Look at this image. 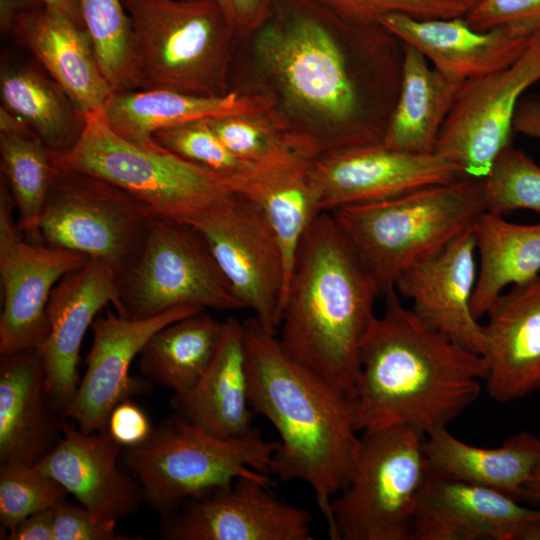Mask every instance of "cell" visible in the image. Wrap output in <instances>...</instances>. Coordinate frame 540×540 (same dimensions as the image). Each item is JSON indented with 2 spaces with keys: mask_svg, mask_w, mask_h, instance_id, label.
Listing matches in <instances>:
<instances>
[{
  "mask_svg": "<svg viewBox=\"0 0 540 540\" xmlns=\"http://www.w3.org/2000/svg\"><path fill=\"white\" fill-rule=\"evenodd\" d=\"M384 298L360 346L356 427L408 426L425 435L447 428L478 399L486 360L423 322L395 289Z\"/></svg>",
  "mask_w": 540,
  "mask_h": 540,
  "instance_id": "1",
  "label": "cell"
},
{
  "mask_svg": "<svg viewBox=\"0 0 540 540\" xmlns=\"http://www.w3.org/2000/svg\"><path fill=\"white\" fill-rule=\"evenodd\" d=\"M243 323L250 404L276 429L270 473L310 486L326 522L346 485L360 437L354 400L293 361L255 317Z\"/></svg>",
  "mask_w": 540,
  "mask_h": 540,
  "instance_id": "2",
  "label": "cell"
},
{
  "mask_svg": "<svg viewBox=\"0 0 540 540\" xmlns=\"http://www.w3.org/2000/svg\"><path fill=\"white\" fill-rule=\"evenodd\" d=\"M380 291L331 212L319 213L298 247L278 339L284 352L354 400L362 340Z\"/></svg>",
  "mask_w": 540,
  "mask_h": 540,
  "instance_id": "3",
  "label": "cell"
},
{
  "mask_svg": "<svg viewBox=\"0 0 540 540\" xmlns=\"http://www.w3.org/2000/svg\"><path fill=\"white\" fill-rule=\"evenodd\" d=\"M256 54L288 102L327 124V149L382 141L390 114L372 105L351 56L317 17L291 15L258 31ZM325 150V151H326Z\"/></svg>",
  "mask_w": 540,
  "mask_h": 540,
  "instance_id": "4",
  "label": "cell"
},
{
  "mask_svg": "<svg viewBox=\"0 0 540 540\" xmlns=\"http://www.w3.org/2000/svg\"><path fill=\"white\" fill-rule=\"evenodd\" d=\"M486 211L483 180L463 177L331 213L384 297L407 268L472 228Z\"/></svg>",
  "mask_w": 540,
  "mask_h": 540,
  "instance_id": "5",
  "label": "cell"
},
{
  "mask_svg": "<svg viewBox=\"0 0 540 540\" xmlns=\"http://www.w3.org/2000/svg\"><path fill=\"white\" fill-rule=\"evenodd\" d=\"M277 446L257 428L219 437L173 412L153 426L144 442L123 448L121 456L143 502L162 514L237 477L270 473Z\"/></svg>",
  "mask_w": 540,
  "mask_h": 540,
  "instance_id": "6",
  "label": "cell"
},
{
  "mask_svg": "<svg viewBox=\"0 0 540 540\" xmlns=\"http://www.w3.org/2000/svg\"><path fill=\"white\" fill-rule=\"evenodd\" d=\"M122 1L133 26L140 89L229 92L235 35L215 0Z\"/></svg>",
  "mask_w": 540,
  "mask_h": 540,
  "instance_id": "7",
  "label": "cell"
},
{
  "mask_svg": "<svg viewBox=\"0 0 540 540\" xmlns=\"http://www.w3.org/2000/svg\"><path fill=\"white\" fill-rule=\"evenodd\" d=\"M425 438L408 426L362 432L349 479L331 502V540H411Z\"/></svg>",
  "mask_w": 540,
  "mask_h": 540,
  "instance_id": "8",
  "label": "cell"
},
{
  "mask_svg": "<svg viewBox=\"0 0 540 540\" xmlns=\"http://www.w3.org/2000/svg\"><path fill=\"white\" fill-rule=\"evenodd\" d=\"M57 165L110 182L161 217L185 223L222 197L236 192L235 179L194 164L158 144L140 146L118 136L101 110L87 114L77 144L54 153Z\"/></svg>",
  "mask_w": 540,
  "mask_h": 540,
  "instance_id": "9",
  "label": "cell"
},
{
  "mask_svg": "<svg viewBox=\"0 0 540 540\" xmlns=\"http://www.w3.org/2000/svg\"><path fill=\"white\" fill-rule=\"evenodd\" d=\"M151 214L120 187L55 163L39 233L44 244L103 262L119 278L138 259Z\"/></svg>",
  "mask_w": 540,
  "mask_h": 540,
  "instance_id": "10",
  "label": "cell"
},
{
  "mask_svg": "<svg viewBox=\"0 0 540 540\" xmlns=\"http://www.w3.org/2000/svg\"><path fill=\"white\" fill-rule=\"evenodd\" d=\"M124 316L145 319L192 306L243 309L203 237L190 225L151 214L143 249L118 278Z\"/></svg>",
  "mask_w": 540,
  "mask_h": 540,
  "instance_id": "11",
  "label": "cell"
},
{
  "mask_svg": "<svg viewBox=\"0 0 540 540\" xmlns=\"http://www.w3.org/2000/svg\"><path fill=\"white\" fill-rule=\"evenodd\" d=\"M540 80V31L509 67L465 80L439 133L434 152L465 177L484 179L512 146L522 94Z\"/></svg>",
  "mask_w": 540,
  "mask_h": 540,
  "instance_id": "12",
  "label": "cell"
},
{
  "mask_svg": "<svg viewBox=\"0 0 540 540\" xmlns=\"http://www.w3.org/2000/svg\"><path fill=\"white\" fill-rule=\"evenodd\" d=\"M185 223L203 237L244 308L276 333L285 293L284 263L262 213L232 192Z\"/></svg>",
  "mask_w": 540,
  "mask_h": 540,
  "instance_id": "13",
  "label": "cell"
},
{
  "mask_svg": "<svg viewBox=\"0 0 540 540\" xmlns=\"http://www.w3.org/2000/svg\"><path fill=\"white\" fill-rule=\"evenodd\" d=\"M8 184L0 175V356L39 349L49 333L47 304L56 284L89 258L28 241L14 217Z\"/></svg>",
  "mask_w": 540,
  "mask_h": 540,
  "instance_id": "14",
  "label": "cell"
},
{
  "mask_svg": "<svg viewBox=\"0 0 540 540\" xmlns=\"http://www.w3.org/2000/svg\"><path fill=\"white\" fill-rule=\"evenodd\" d=\"M267 474L240 476L161 514L165 540H312V514L269 490Z\"/></svg>",
  "mask_w": 540,
  "mask_h": 540,
  "instance_id": "15",
  "label": "cell"
},
{
  "mask_svg": "<svg viewBox=\"0 0 540 540\" xmlns=\"http://www.w3.org/2000/svg\"><path fill=\"white\" fill-rule=\"evenodd\" d=\"M463 177L456 165L435 152L400 151L382 141L323 151L309 168V184L319 213L372 203Z\"/></svg>",
  "mask_w": 540,
  "mask_h": 540,
  "instance_id": "16",
  "label": "cell"
},
{
  "mask_svg": "<svg viewBox=\"0 0 540 540\" xmlns=\"http://www.w3.org/2000/svg\"><path fill=\"white\" fill-rule=\"evenodd\" d=\"M428 464L411 540H540V509Z\"/></svg>",
  "mask_w": 540,
  "mask_h": 540,
  "instance_id": "17",
  "label": "cell"
},
{
  "mask_svg": "<svg viewBox=\"0 0 540 540\" xmlns=\"http://www.w3.org/2000/svg\"><path fill=\"white\" fill-rule=\"evenodd\" d=\"M203 309L178 307L153 317L134 319L108 311L92 325L93 339L87 367L66 413L85 433L107 431L111 411L145 390L143 380L131 377L129 370L148 340L168 324Z\"/></svg>",
  "mask_w": 540,
  "mask_h": 540,
  "instance_id": "18",
  "label": "cell"
},
{
  "mask_svg": "<svg viewBox=\"0 0 540 540\" xmlns=\"http://www.w3.org/2000/svg\"><path fill=\"white\" fill-rule=\"evenodd\" d=\"M109 303L124 316L118 276L110 266L96 260L89 259L83 267L65 275L51 292L47 304L49 333L38 350L51 398L64 418L80 382L82 340Z\"/></svg>",
  "mask_w": 540,
  "mask_h": 540,
  "instance_id": "19",
  "label": "cell"
},
{
  "mask_svg": "<svg viewBox=\"0 0 540 540\" xmlns=\"http://www.w3.org/2000/svg\"><path fill=\"white\" fill-rule=\"evenodd\" d=\"M473 227L407 268L394 289L412 301L411 309L423 322L483 356L484 326L472 312L477 279Z\"/></svg>",
  "mask_w": 540,
  "mask_h": 540,
  "instance_id": "20",
  "label": "cell"
},
{
  "mask_svg": "<svg viewBox=\"0 0 540 540\" xmlns=\"http://www.w3.org/2000/svg\"><path fill=\"white\" fill-rule=\"evenodd\" d=\"M66 420L51 398L38 349L0 356V466H35L60 442Z\"/></svg>",
  "mask_w": 540,
  "mask_h": 540,
  "instance_id": "21",
  "label": "cell"
},
{
  "mask_svg": "<svg viewBox=\"0 0 540 540\" xmlns=\"http://www.w3.org/2000/svg\"><path fill=\"white\" fill-rule=\"evenodd\" d=\"M486 315L488 395L508 403L540 390V275L502 293Z\"/></svg>",
  "mask_w": 540,
  "mask_h": 540,
  "instance_id": "22",
  "label": "cell"
},
{
  "mask_svg": "<svg viewBox=\"0 0 540 540\" xmlns=\"http://www.w3.org/2000/svg\"><path fill=\"white\" fill-rule=\"evenodd\" d=\"M123 448L108 431L85 433L67 422L60 442L33 467L94 514L118 520L143 503L137 481L118 466Z\"/></svg>",
  "mask_w": 540,
  "mask_h": 540,
  "instance_id": "23",
  "label": "cell"
},
{
  "mask_svg": "<svg viewBox=\"0 0 540 540\" xmlns=\"http://www.w3.org/2000/svg\"><path fill=\"white\" fill-rule=\"evenodd\" d=\"M378 24L403 43L416 48L434 68L462 80L511 66L533 37L506 28L476 30L464 16L421 19L389 13L382 16Z\"/></svg>",
  "mask_w": 540,
  "mask_h": 540,
  "instance_id": "24",
  "label": "cell"
},
{
  "mask_svg": "<svg viewBox=\"0 0 540 540\" xmlns=\"http://www.w3.org/2000/svg\"><path fill=\"white\" fill-rule=\"evenodd\" d=\"M9 35L86 115L101 110L113 94L87 30L66 16L40 4L22 14Z\"/></svg>",
  "mask_w": 540,
  "mask_h": 540,
  "instance_id": "25",
  "label": "cell"
},
{
  "mask_svg": "<svg viewBox=\"0 0 540 540\" xmlns=\"http://www.w3.org/2000/svg\"><path fill=\"white\" fill-rule=\"evenodd\" d=\"M276 100L275 94L264 90L204 96L166 89H137L113 93L101 114L121 138L136 145L152 146L157 144L154 134L162 129L225 115L271 110Z\"/></svg>",
  "mask_w": 540,
  "mask_h": 540,
  "instance_id": "26",
  "label": "cell"
},
{
  "mask_svg": "<svg viewBox=\"0 0 540 540\" xmlns=\"http://www.w3.org/2000/svg\"><path fill=\"white\" fill-rule=\"evenodd\" d=\"M319 153L317 140L309 136L236 181V192L262 213L278 242L284 263L285 293L301 240L319 214L309 184V168Z\"/></svg>",
  "mask_w": 540,
  "mask_h": 540,
  "instance_id": "27",
  "label": "cell"
},
{
  "mask_svg": "<svg viewBox=\"0 0 540 540\" xmlns=\"http://www.w3.org/2000/svg\"><path fill=\"white\" fill-rule=\"evenodd\" d=\"M173 412L219 437H237L253 429L248 361L243 323L225 320L220 346L211 364L188 391L174 394Z\"/></svg>",
  "mask_w": 540,
  "mask_h": 540,
  "instance_id": "28",
  "label": "cell"
},
{
  "mask_svg": "<svg viewBox=\"0 0 540 540\" xmlns=\"http://www.w3.org/2000/svg\"><path fill=\"white\" fill-rule=\"evenodd\" d=\"M0 96L2 106L56 154L70 151L86 127L87 115L35 59L2 54Z\"/></svg>",
  "mask_w": 540,
  "mask_h": 540,
  "instance_id": "29",
  "label": "cell"
},
{
  "mask_svg": "<svg viewBox=\"0 0 540 540\" xmlns=\"http://www.w3.org/2000/svg\"><path fill=\"white\" fill-rule=\"evenodd\" d=\"M464 81L430 66L421 52L403 43L400 89L382 142L400 151L433 153Z\"/></svg>",
  "mask_w": 540,
  "mask_h": 540,
  "instance_id": "30",
  "label": "cell"
},
{
  "mask_svg": "<svg viewBox=\"0 0 540 540\" xmlns=\"http://www.w3.org/2000/svg\"><path fill=\"white\" fill-rule=\"evenodd\" d=\"M428 464L457 477L501 491L517 500L540 465V438L519 432L494 448L467 444L447 428L426 435Z\"/></svg>",
  "mask_w": 540,
  "mask_h": 540,
  "instance_id": "31",
  "label": "cell"
},
{
  "mask_svg": "<svg viewBox=\"0 0 540 540\" xmlns=\"http://www.w3.org/2000/svg\"><path fill=\"white\" fill-rule=\"evenodd\" d=\"M479 269L472 297L478 320L508 286L540 275V222L518 224L486 211L474 224Z\"/></svg>",
  "mask_w": 540,
  "mask_h": 540,
  "instance_id": "32",
  "label": "cell"
},
{
  "mask_svg": "<svg viewBox=\"0 0 540 540\" xmlns=\"http://www.w3.org/2000/svg\"><path fill=\"white\" fill-rule=\"evenodd\" d=\"M225 321L204 310L158 330L139 354V370L149 381L180 394L192 388L211 364Z\"/></svg>",
  "mask_w": 540,
  "mask_h": 540,
  "instance_id": "33",
  "label": "cell"
},
{
  "mask_svg": "<svg viewBox=\"0 0 540 540\" xmlns=\"http://www.w3.org/2000/svg\"><path fill=\"white\" fill-rule=\"evenodd\" d=\"M1 175L25 238L43 243L39 224L55 170L54 154L35 134L0 133Z\"/></svg>",
  "mask_w": 540,
  "mask_h": 540,
  "instance_id": "34",
  "label": "cell"
},
{
  "mask_svg": "<svg viewBox=\"0 0 540 540\" xmlns=\"http://www.w3.org/2000/svg\"><path fill=\"white\" fill-rule=\"evenodd\" d=\"M101 72L113 93L141 88L137 48L122 0H79Z\"/></svg>",
  "mask_w": 540,
  "mask_h": 540,
  "instance_id": "35",
  "label": "cell"
},
{
  "mask_svg": "<svg viewBox=\"0 0 540 540\" xmlns=\"http://www.w3.org/2000/svg\"><path fill=\"white\" fill-rule=\"evenodd\" d=\"M223 144L239 158L261 165L300 144L307 132L292 130L275 108L207 119Z\"/></svg>",
  "mask_w": 540,
  "mask_h": 540,
  "instance_id": "36",
  "label": "cell"
},
{
  "mask_svg": "<svg viewBox=\"0 0 540 540\" xmlns=\"http://www.w3.org/2000/svg\"><path fill=\"white\" fill-rule=\"evenodd\" d=\"M482 180L487 211L526 209L540 215V165L522 150L509 147Z\"/></svg>",
  "mask_w": 540,
  "mask_h": 540,
  "instance_id": "37",
  "label": "cell"
},
{
  "mask_svg": "<svg viewBox=\"0 0 540 540\" xmlns=\"http://www.w3.org/2000/svg\"><path fill=\"white\" fill-rule=\"evenodd\" d=\"M68 491L54 478L30 468L0 466V522L2 539L27 517L54 508Z\"/></svg>",
  "mask_w": 540,
  "mask_h": 540,
  "instance_id": "38",
  "label": "cell"
},
{
  "mask_svg": "<svg viewBox=\"0 0 540 540\" xmlns=\"http://www.w3.org/2000/svg\"><path fill=\"white\" fill-rule=\"evenodd\" d=\"M164 149L194 164L234 178L251 174L259 165L232 153L210 127L207 119L162 129L153 136Z\"/></svg>",
  "mask_w": 540,
  "mask_h": 540,
  "instance_id": "39",
  "label": "cell"
},
{
  "mask_svg": "<svg viewBox=\"0 0 540 540\" xmlns=\"http://www.w3.org/2000/svg\"><path fill=\"white\" fill-rule=\"evenodd\" d=\"M344 23L357 26L377 25L389 13L415 18H451L464 16L468 8L461 0H314Z\"/></svg>",
  "mask_w": 540,
  "mask_h": 540,
  "instance_id": "40",
  "label": "cell"
},
{
  "mask_svg": "<svg viewBox=\"0 0 540 540\" xmlns=\"http://www.w3.org/2000/svg\"><path fill=\"white\" fill-rule=\"evenodd\" d=\"M464 18L476 30L506 28L533 36L540 31V0H480Z\"/></svg>",
  "mask_w": 540,
  "mask_h": 540,
  "instance_id": "41",
  "label": "cell"
},
{
  "mask_svg": "<svg viewBox=\"0 0 540 540\" xmlns=\"http://www.w3.org/2000/svg\"><path fill=\"white\" fill-rule=\"evenodd\" d=\"M54 540H134L116 531L117 520L100 517L64 500L52 509Z\"/></svg>",
  "mask_w": 540,
  "mask_h": 540,
  "instance_id": "42",
  "label": "cell"
},
{
  "mask_svg": "<svg viewBox=\"0 0 540 540\" xmlns=\"http://www.w3.org/2000/svg\"><path fill=\"white\" fill-rule=\"evenodd\" d=\"M149 417L130 400L120 402L111 411L107 431L124 448L144 442L152 431Z\"/></svg>",
  "mask_w": 540,
  "mask_h": 540,
  "instance_id": "43",
  "label": "cell"
},
{
  "mask_svg": "<svg viewBox=\"0 0 540 540\" xmlns=\"http://www.w3.org/2000/svg\"><path fill=\"white\" fill-rule=\"evenodd\" d=\"M235 36L258 32L271 18L270 0H215Z\"/></svg>",
  "mask_w": 540,
  "mask_h": 540,
  "instance_id": "44",
  "label": "cell"
},
{
  "mask_svg": "<svg viewBox=\"0 0 540 540\" xmlns=\"http://www.w3.org/2000/svg\"><path fill=\"white\" fill-rule=\"evenodd\" d=\"M52 509L27 517L6 537V540H54Z\"/></svg>",
  "mask_w": 540,
  "mask_h": 540,
  "instance_id": "45",
  "label": "cell"
},
{
  "mask_svg": "<svg viewBox=\"0 0 540 540\" xmlns=\"http://www.w3.org/2000/svg\"><path fill=\"white\" fill-rule=\"evenodd\" d=\"M514 131L540 141V96L520 99L514 117Z\"/></svg>",
  "mask_w": 540,
  "mask_h": 540,
  "instance_id": "46",
  "label": "cell"
},
{
  "mask_svg": "<svg viewBox=\"0 0 540 540\" xmlns=\"http://www.w3.org/2000/svg\"><path fill=\"white\" fill-rule=\"evenodd\" d=\"M42 4L39 0H0V30L9 35L16 20L33 7Z\"/></svg>",
  "mask_w": 540,
  "mask_h": 540,
  "instance_id": "47",
  "label": "cell"
},
{
  "mask_svg": "<svg viewBox=\"0 0 540 540\" xmlns=\"http://www.w3.org/2000/svg\"><path fill=\"white\" fill-rule=\"evenodd\" d=\"M45 6L71 19L79 26L84 27L79 0H39Z\"/></svg>",
  "mask_w": 540,
  "mask_h": 540,
  "instance_id": "48",
  "label": "cell"
},
{
  "mask_svg": "<svg viewBox=\"0 0 540 540\" xmlns=\"http://www.w3.org/2000/svg\"><path fill=\"white\" fill-rule=\"evenodd\" d=\"M0 133H33L30 127L18 116L0 107Z\"/></svg>",
  "mask_w": 540,
  "mask_h": 540,
  "instance_id": "49",
  "label": "cell"
},
{
  "mask_svg": "<svg viewBox=\"0 0 540 540\" xmlns=\"http://www.w3.org/2000/svg\"><path fill=\"white\" fill-rule=\"evenodd\" d=\"M540 502V465L524 488V498Z\"/></svg>",
  "mask_w": 540,
  "mask_h": 540,
  "instance_id": "50",
  "label": "cell"
},
{
  "mask_svg": "<svg viewBox=\"0 0 540 540\" xmlns=\"http://www.w3.org/2000/svg\"><path fill=\"white\" fill-rule=\"evenodd\" d=\"M468 8L469 10L475 6L480 0H461ZM468 10V11H469Z\"/></svg>",
  "mask_w": 540,
  "mask_h": 540,
  "instance_id": "51",
  "label": "cell"
}]
</instances>
